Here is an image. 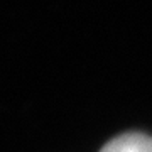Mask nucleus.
Here are the masks:
<instances>
[{
    "instance_id": "nucleus-1",
    "label": "nucleus",
    "mask_w": 152,
    "mask_h": 152,
    "mask_svg": "<svg viewBox=\"0 0 152 152\" xmlns=\"http://www.w3.org/2000/svg\"><path fill=\"white\" fill-rule=\"evenodd\" d=\"M100 152H152V137L139 132L122 134L105 144Z\"/></svg>"
}]
</instances>
